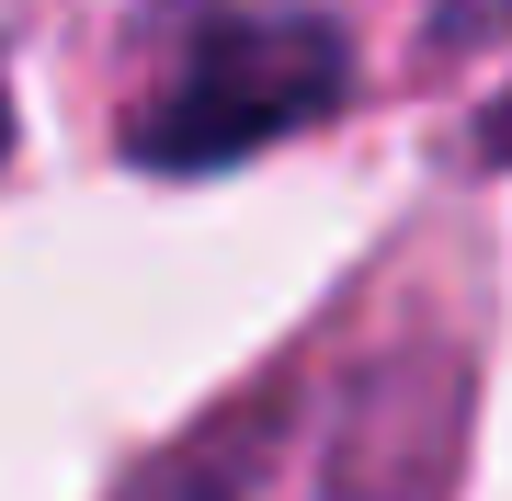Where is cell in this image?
Masks as SVG:
<instances>
[{"mask_svg": "<svg viewBox=\"0 0 512 501\" xmlns=\"http://www.w3.org/2000/svg\"><path fill=\"white\" fill-rule=\"evenodd\" d=\"M342 80H353V57L319 12H194L160 92L137 103L126 149L148 171H217L262 137H296L308 114H330Z\"/></svg>", "mask_w": 512, "mask_h": 501, "instance_id": "obj_1", "label": "cell"}, {"mask_svg": "<svg viewBox=\"0 0 512 501\" xmlns=\"http://www.w3.org/2000/svg\"><path fill=\"white\" fill-rule=\"evenodd\" d=\"M342 445L353 433H319V445H296V433H217L183 479H171L160 501H365V490H342Z\"/></svg>", "mask_w": 512, "mask_h": 501, "instance_id": "obj_2", "label": "cell"}, {"mask_svg": "<svg viewBox=\"0 0 512 501\" xmlns=\"http://www.w3.org/2000/svg\"><path fill=\"white\" fill-rule=\"evenodd\" d=\"M0 149H12V92H0Z\"/></svg>", "mask_w": 512, "mask_h": 501, "instance_id": "obj_3", "label": "cell"}]
</instances>
